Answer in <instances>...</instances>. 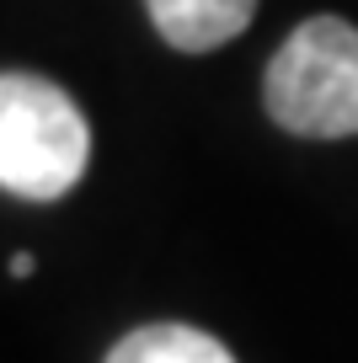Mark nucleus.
I'll return each instance as SVG.
<instances>
[{"label":"nucleus","instance_id":"f257e3e1","mask_svg":"<svg viewBox=\"0 0 358 363\" xmlns=\"http://www.w3.org/2000/svg\"><path fill=\"white\" fill-rule=\"evenodd\" d=\"M91 166V123L70 91L27 69H0V193L54 203Z\"/></svg>","mask_w":358,"mask_h":363},{"label":"nucleus","instance_id":"f03ea898","mask_svg":"<svg viewBox=\"0 0 358 363\" xmlns=\"http://www.w3.org/2000/svg\"><path fill=\"white\" fill-rule=\"evenodd\" d=\"M262 107L300 139L358 134V27L342 16L300 22L268 59Z\"/></svg>","mask_w":358,"mask_h":363},{"label":"nucleus","instance_id":"7ed1b4c3","mask_svg":"<svg viewBox=\"0 0 358 363\" xmlns=\"http://www.w3.org/2000/svg\"><path fill=\"white\" fill-rule=\"evenodd\" d=\"M145 11L177 54H209L246 33L257 0H145Z\"/></svg>","mask_w":358,"mask_h":363},{"label":"nucleus","instance_id":"20e7f679","mask_svg":"<svg viewBox=\"0 0 358 363\" xmlns=\"http://www.w3.org/2000/svg\"><path fill=\"white\" fill-rule=\"evenodd\" d=\"M107 363H235V358L209 331L182 326V320H156V326L129 331V337L107 352Z\"/></svg>","mask_w":358,"mask_h":363},{"label":"nucleus","instance_id":"39448f33","mask_svg":"<svg viewBox=\"0 0 358 363\" xmlns=\"http://www.w3.org/2000/svg\"><path fill=\"white\" fill-rule=\"evenodd\" d=\"M11 272H16V278H27V272H33V257H27V251H16V257H11Z\"/></svg>","mask_w":358,"mask_h":363}]
</instances>
